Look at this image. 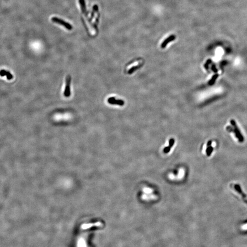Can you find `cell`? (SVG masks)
Masks as SVG:
<instances>
[{
	"label": "cell",
	"mask_w": 247,
	"mask_h": 247,
	"mask_svg": "<svg viewBox=\"0 0 247 247\" xmlns=\"http://www.w3.org/2000/svg\"><path fill=\"white\" fill-rule=\"evenodd\" d=\"M98 7L97 5H95L93 7V10L91 14V16L90 18L88 19V22L89 23H91L93 19H94V17L95 13H98Z\"/></svg>",
	"instance_id": "7"
},
{
	"label": "cell",
	"mask_w": 247,
	"mask_h": 247,
	"mask_svg": "<svg viewBox=\"0 0 247 247\" xmlns=\"http://www.w3.org/2000/svg\"><path fill=\"white\" fill-rule=\"evenodd\" d=\"M212 70H213L214 72H217V69H216V67H215V65H212Z\"/></svg>",
	"instance_id": "17"
},
{
	"label": "cell",
	"mask_w": 247,
	"mask_h": 247,
	"mask_svg": "<svg viewBox=\"0 0 247 247\" xmlns=\"http://www.w3.org/2000/svg\"><path fill=\"white\" fill-rule=\"evenodd\" d=\"M6 73H7V71H5V70H1L0 71V75L1 77H4L5 76H6Z\"/></svg>",
	"instance_id": "14"
},
{
	"label": "cell",
	"mask_w": 247,
	"mask_h": 247,
	"mask_svg": "<svg viewBox=\"0 0 247 247\" xmlns=\"http://www.w3.org/2000/svg\"><path fill=\"white\" fill-rule=\"evenodd\" d=\"M6 76H7V79L8 80H11L13 77V76L11 74V73L10 72H8V71H7Z\"/></svg>",
	"instance_id": "13"
},
{
	"label": "cell",
	"mask_w": 247,
	"mask_h": 247,
	"mask_svg": "<svg viewBox=\"0 0 247 247\" xmlns=\"http://www.w3.org/2000/svg\"><path fill=\"white\" fill-rule=\"evenodd\" d=\"M51 21L53 22L62 25L68 30H72L73 29L72 26L69 23L65 22V21L57 17H53L51 18Z\"/></svg>",
	"instance_id": "1"
},
{
	"label": "cell",
	"mask_w": 247,
	"mask_h": 247,
	"mask_svg": "<svg viewBox=\"0 0 247 247\" xmlns=\"http://www.w3.org/2000/svg\"><path fill=\"white\" fill-rule=\"evenodd\" d=\"M231 124H232V125H233V127H234V128H235V130H234V132L235 133V134H236V135L237 137L239 138V139H240L239 140H240V141H242V140H243V137H242V135H241V134H240L239 131L238 129V128L237 127V125L236 124L235 122L234 121V120H231Z\"/></svg>",
	"instance_id": "6"
},
{
	"label": "cell",
	"mask_w": 247,
	"mask_h": 247,
	"mask_svg": "<svg viewBox=\"0 0 247 247\" xmlns=\"http://www.w3.org/2000/svg\"><path fill=\"white\" fill-rule=\"evenodd\" d=\"M176 38V36L175 35H171L168 37L167 38H166L164 41L161 44V47L162 48H165L166 46L167 45V44L169 43L174 41Z\"/></svg>",
	"instance_id": "5"
},
{
	"label": "cell",
	"mask_w": 247,
	"mask_h": 247,
	"mask_svg": "<svg viewBox=\"0 0 247 247\" xmlns=\"http://www.w3.org/2000/svg\"><path fill=\"white\" fill-rule=\"evenodd\" d=\"M211 60H207V61H206L205 64L204 65V67H205V68L206 69H208V65H209V64H210L211 63Z\"/></svg>",
	"instance_id": "15"
},
{
	"label": "cell",
	"mask_w": 247,
	"mask_h": 247,
	"mask_svg": "<svg viewBox=\"0 0 247 247\" xmlns=\"http://www.w3.org/2000/svg\"><path fill=\"white\" fill-rule=\"evenodd\" d=\"M101 225V223L100 222L98 223H96L95 224H85L82 226V228L84 229L87 228L88 227H90V226H99Z\"/></svg>",
	"instance_id": "12"
},
{
	"label": "cell",
	"mask_w": 247,
	"mask_h": 247,
	"mask_svg": "<svg viewBox=\"0 0 247 247\" xmlns=\"http://www.w3.org/2000/svg\"><path fill=\"white\" fill-rule=\"evenodd\" d=\"M175 144V140L174 139H171L170 140H169V145L168 146V147H166L164 150V151L165 153H168L169 151H170V150L171 149V148L173 146V145H174V144Z\"/></svg>",
	"instance_id": "9"
},
{
	"label": "cell",
	"mask_w": 247,
	"mask_h": 247,
	"mask_svg": "<svg viewBox=\"0 0 247 247\" xmlns=\"http://www.w3.org/2000/svg\"><path fill=\"white\" fill-rule=\"evenodd\" d=\"M218 75L217 74H216V75H214V76L212 77V78L211 79V80L209 81V84L210 85H213V84L214 83V82H215V81H216V80L217 79V78L218 77Z\"/></svg>",
	"instance_id": "10"
},
{
	"label": "cell",
	"mask_w": 247,
	"mask_h": 247,
	"mask_svg": "<svg viewBox=\"0 0 247 247\" xmlns=\"http://www.w3.org/2000/svg\"><path fill=\"white\" fill-rule=\"evenodd\" d=\"M140 66H141L140 65H137V66H134V67H132L131 69L128 71V74H132L134 72H135L136 70H137L138 68H139L140 67Z\"/></svg>",
	"instance_id": "11"
},
{
	"label": "cell",
	"mask_w": 247,
	"mask_h": 247,
	"mask_svg": "<svg viewBox=\"0 0 247 247\" xmlns=\"http://www.w3.org/2000/svg\"><path fill=\"white\" fill-rule=\"evenodd\" d=\"M242 228L243 230H247V224H246L243 226L242 227Z\"/></svg>",
	"instance_id": "16"
},
{
	"label": "cell",
	"mask_w": 247,
	"mask_h": 247,
	"mask_svg": "<svg viewBox=\"0 0 247 247\" xmlns=\"http://www.w3.org/2000/svg\"><path fill=\"white\" fill-rule=\"evenodd\" d=\"M79 1L82 13L83 14H84L86 17H87L88 15V12L87 11V10L85 0H79Z\"/></svg>",
	"instance_id": "4"
},
{
	"label": "cell",
	"mask_w": 247,
	"mask_h": 247,
	"mask_svg": "<svg viewBox=\"0 0 247 247\" xmlns=\"http://www.w3.org/2000/svg\"><path fill=\"white\" fill-rule=\"evenodd\" d=\"M108 102L111 104H116L120 106H123L124 104V102L122 100H117L114 97L109 98L108 99Z\"/></svg>",
	"instance_id": "3"
},
{
	"label": "cell",
	"mask_w": 247,
	"mask_h": 247,
	"mask_svg": "<svg viewBox=\"0 0 247 247\" xmlns=\"http://www.w3.org/2000/svg\"><path fill=\"white\" fill-rule=\"evenodd\" d=\"M97 13H98L97 17L96 18V20H95L94 22V23L93 24V27L94 29L97 32H98V24L99 23V18H100V13L98 12Z\"/></svg>",
	"instance_id": "8"
},
{
	"label": "cell",
	"mask_w": 247,
	"mask_h": 247,
	"mask_svg": "<svg viewBox=\"0 0 247 247\" xmlns=\"http://www.w3.org/2000/svg\"><path fill=\"white\" fill-rule=\"evenodd\" d=\"M71 81V76H67L66 77V79L65 89V91L64 92V95L66 98L69 97L71 95V90H70Z\"/></svg>",
	"instance_id": "2"
}]
</instances>
